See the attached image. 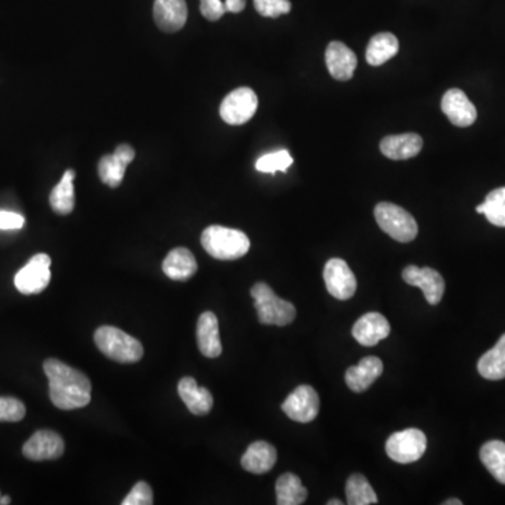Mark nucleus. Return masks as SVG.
I'll return each instance as SVG.
<instances>
[{
    "label": "nucleus",
    "mask_w": 505,
    "mask_h": 505,
    "mask_svg": "<svg viewBox=\"0 0 505 505\" xmlns=\"http://www.w3.org/2000/svg\"><path fill=\"white\" fill-rule=\"evenodd\" d=\"M50 382V398L60 410H76L92 400V383L87 376L62 361L50 358L44 363Z\"/></svg>",
    "instance_id": "obj_1"
},
{
    "label": "nucleus",
    "mask_w": 505,
    "mask_h": 505,
    "mask_svg": "<svg viewBox=\"0 0 505 505\" xmlns=\"http://www.w3.org/2000/svg\"><path fill=\"white\" fill-rule=\"evenodd\" d=\"M201 243L209 256L224 262L246 256L250 249V240L246 234L219 225H212L202 232Z\"/></svg>",
    "instance_id": "obj_2"
},
{
    "label": "nucleus",
    "mask_w": 505,
    "mask_h": 505,
    "mask_svg": "<svg viewBox=\"0 0 505 505\" xmlns=\"http://www.w3.org/2000/svg\"><path fill=\"white\" fill-rule=\"evenodd\" d=\"M95 343L110 360L120 363H138L143 357V347L133 335L113 326H101L96 330Z\"/></svg>",
    "instance_id": "obj_3"
},
{
    "label": "nucleus",
    "mask_w": 505,
    "mask_h": 505,
    "mask_svg": "<svg viewBox=\"0 0 505 505\" xmlns=\"http://www.w3.org/2000/svg\"><path fill=\"white\" fill-rule=\"evenodd\" d=\"M260 323L271 326H287L294 322L297 309L292 303L281 299L274 294V290L264 284L257 282L250 290Z\"/></svg>",
    "instance_id": "obj_4"
},
{
    "label": "nucleus",
    "mask_w": 505,
    "mask_h": 505,
    "mask_svg": "<svg viewBox=\"0 0 505 505\" xmlns=\"http://www.w3.org/2000/svg\"><path fill=\"white\" fill-rule=\"evenodd\" d=\"M375 219L379 227L391 239L409 243L418 234V225L413 215L390 202H381L375 207Z\"/></svg>",
    "instance_id": "obj_5"
},
{
    "label": "nucleus",
    "mask_w": 505,
    "mask_h": 505,
    "mask_svg": "<svg viewBox=\"0 0 505 505\" xmlns=\"http://www.w3.org/2000/svg\"><path fill=\"white\" fill-rule=\"evenodd\" d=\"M426 451L427 436L421 429H404L389 436L386 441V454L398 464H413L418 461Z\"/></svg>",
    "instance_id": "obj_6"
},
{
    "label": "nucleus",
    "mask_w": 505,
    "mask_h": 505,
    "mask_svg": "<svg viewBox=\"0 0 505 505\" xmlns=\"http://www.w3.org/2000/svg\"><path fill=\"white\" fill-rule=\"evenodd\" d=\"M259 108V98L250 87H239L222 101L219 114L229 125H242L252 120Z\"/></svg>",
    "instance_id": "obj_7"
},
{
    "label": "nucleus",
    "mask_w": 505,
    "mask_h": 505,
    "mask_svg": "<svg viewBox=\"0 0 505 505\" xmlns=\"http://www.w3.org/2000/svg\"><path fill=\"white\" fill-rule=\"evenodd\" d=\"M50 257L48 254H35L14 277L17 290L23 295L41 294L50 281Z\"/></svg>",
    "instance_id": "obj_8"
},
{
    "label": "nucleus",
    "mask_w": 505,
    "mask_h": 505,
    "mask_svg": "<svg viewBox=\"0 0 505 505\" xmlns=\"http://www.w3.org/2000/svg\"><path fill=\"white\" fill-rule=\"evenodd\" d=\"M320 399L309 385L298 386L282 403V411L297 423H310L319 414Z\"/></svg>",
    "instance_id": "obj_9"
},
{
    "label": "nucleus",
    "mask_w": 505,
    "mask_h": 505,
    "mask_svg": "<svg viewBox=\"0 0 505 505\" xmlns=\"http://www.w3.org/2000/svg\"><path fill=\"white\" fill-rule=\"evenodd\" d=\"M323 278H325L328 294L337 298V299H350L355 294V290H357V278L351 271L344 260H328L325 265Z\"/></svg>",
    "instance_id": "obj_10"
},
{
    "label": "nucleus",
    "mask_w": 505,
    "mask_h": 505,
    "mask_svg": "<svg viewBox=\"0 0 505 505\" xmlns=\"http://www.w3.org/2000/svg\"><path fill=\"white\" fill-rule=\"evenodd\" d=\"M135 159V149L128 143H121L113 155H106L98 161V176L106 186L117 188L123 183L128 164Z\"/></svg>",
    "instance_id": "obj_11"
},
{
    "label": "nucleus",
    "mask_w": 505,
    "mask_h": 505,
    "mask_svg": "<svg viewBox=\"0 0 505 505\" xmlns=\"http://www.w3.org/2000/svg\"><path fill=\"white\" fill-rule=\"evenodd\" d=\"M401 277L404 282H408L411 287L420 288L429 305H438L441 302L445 292V281L436 270L429 267L418 269L417 265H409L403 270Z\"/></svg>",
    "instance_id": "obj_12"
},
{
    "label": "nucleus",
    "mask_w": 505,
    "mask_h": 505,
    "mask_svg": "<svg viewBox=\"0 0 505 505\" xmlns=\"http://www.w3.org/2000/svg\"><path fill=\"white\" fill-rule=\"evenodd\" d=\"M65 451L62 436L55 431L41 429L37 431L23 446V454L30 461H54L60 458Z\"/></svg>",
    "instance_id": "obj_13"
},
{
    "label": "nucleus",
    "mask_w": 505,
    "mask_h": 505,
    "mask_svg": "<svg viewBox=\"0 0 505 505\" xmlns=\"http://www.w3.org/2000/svg\"><path fill=\"white\" fill-rule=\"evenodd\" d=\"M441 108L454 125L466 128L477 120V110L467 96L459 88H451L444 95Z\"/></svg>",
    "instance_id": "obj_14"
},
{
    "label": "nucleus",
    "mask_w": 505,
    "mask_h": 505,
    "mask_svg": "<svg viewBox=\"0 0 505 505\" xmlns=\"http://www.w3.org/2000/svg\"><path fill=\"white\" fill-rule=\"evenodd\" d=\"M390 335V325L385 316L378 312L361 316L353 327V337L365 347H373Z\"/></svg>",
    "instance_id": "obj_15"
},
{
    "label": "nucleus",
    "mask_w": 505,
    "mask_h": 505,
    "mask_svg": "<svg viewBox=\"0 0 505 505\" xmlns=\"http://www.w3.org/2000/svg\"><path fill=\"white\" fill-rule=\"evenodd\" d=\"M188 17L186 0H155L153 19L164 32H177L183 29Z\"/></svg>",
    "instance_id": "obj_16"
},
{
    "label": "nucleus",
    "mask_w": 505,
    "mask_h": 505,
    "mask_svg": "<svg viewBox=\"0 0 505 505\" xmlns=\"http://www.w3.org/2000/svg\"><path fill=\"white\" fill-rule=\"evenodd\" d=\"M357 55L347 45L340 41H333L326 50V65L328 72L335 80H350L357 69Z\"/></svg>",
    "instance_id": "obj_17"
},
{
    "label": "nucleus",
    "mask_w": 505,
    "mask_h": 505,
    "mask_svg": "<svg viewBox=\"0 0 505 505\" xmlns=\"http://www.w3.org/2000/svg\"><path fill=\"white\" fill-rule=\"evenodd\" d=\"M423 149V138L418 133H401L386 136L381 142V152L391 161H408L416 158Z\"/></svg>",
    "instance_id": "obj_18"
},
{
    "label": "nucleus",
    "mask_w": 505,
    "mask_h": 505,
    "mask_svg": "<svg viewBox=\"0 0 505 505\" xmlns=\"http://www.w3.org/2000/svg\"><path fill=\"white\" fill-rule=\"evenodd\" d=\"M197 343L202 355L208 358L219 357L222 354L219 323L216 315L212 312L202 313L197 323Z\"/></svg>",
    "instance_id": "obj_19"
},
{
    "label": "nucleus",
    "mask_w": 505,
    "mask_h": 505,
    "mask_svg": "<svg viewBox=\"0 0 505 505\" xmlns=\"http://www.w3.org/2000/svg\"><path fill=\"white\" fill-rule=\"evenodd\" d=\"M177 390L187 409L196 416H206L214 408V398H212L211 391L197 385L194 378L186 376L181 379L177 386Z\"/></svg>",
    "instance_id": "obj_20"
},
{
    "label": "nucleus",
    "mask_w": 505,
    "mask_h": 505,
    "mask_svg": "<svg viewBox=\"0 0 505 505\" xmlns=\"http://www.w3.org/2000/svg\"><path fill=\"white\" fill-rule=\"evenodd\" d=\"M383 363L378 357H365L360 363L348 368L345 383L351 390L361 393L370 388L379 376L382 375Z\"/></svg>",
    "instance_id": "obj_21"
},
{
    "label": "nucleus",
    "mask_w": 505,
    "mask_h": 505,
    "mask_svg": "<svg viewBox=\"0 0 505 505\" xmlns=\"http://www.w3.org/2000/svg\"><path fill=\"white\" fill-rule=\"evenodd\" d=\"M277 462V449L269 442H252L242 456V467L252 474L269 473Z\"/></svg>",
    "instance_id": "obj_22"
},
{
    "label": "nucleus",
    "mask_w": 505,
    "mask_h": 505,
    "mask_svg": "<svg viewBox=\"0 0 505 505\" xmlns=\"http://www.w3.org/2000/svg\"><path fill=\"white\" fill-rule=\"evenodd\" d=\"M163 272L174 281H187L198 270L196 257L186 247H177L164 259Z\"/></svg>",
    "instance_id": "obj_23"
},
{
    "label": "nucleus",
    "mask_w": 505,
    "mask_h": 505,
    "mask_svg": "<svg viewBox=\"0 0 505 505\" xmlns=\"http://www.w3.org/2000/svg\"><path fill=\"white\" fill-rule=\"evenodd\" d=\"M399 52V40L391 32H379L371 38L366 48V62L381 67Z\"/></svg>",
    "instance_id": "obj_24"
},
{
    "label": "nucleus",
    "mask_w": 505,
    "mask_h": 505,
    "mask_svg": "<svg viewBox=\"0 0 505 505\" xmlns=\"http://www.w3.org/2000/svg\"><path fill=\"white\" fill-rule=\"evenodd\" d=\"M75 170L69 169L63 173L60 183L50 191V206L58 215H69L75 208Z\"/></svg>",
    "instance_id": "obj_25"
},
{
    "label": "nucleus",
    "mask_w": 505,
    "mask_h": 505,
    "mask_svg": "<svg viewBox=\"0 0 505 505\" xmlns=\"http://www.w3.org/2000/svg\"><path fill=\"white\" fill-rule=\"evenodd\" d=\"M480 375L489 381H500L505 378V335H501L497 344L483 354L477 363Z\"/></svg>",
    "instance_id": "obj_26"
},
{
    "label": "nucleus",
    "mask_w": 505,
    "mask_h": 505,
    "mask_svg": "<svg viewBox=\"0 0 505 505\" xmlns=\"http://www.w3.org/2000/svg\"><path fill=\"white\" fill-rule=\"evenodd\" d=\"M278 505H299L307 501L308 490L294 473L282 474L275 484Z\"/></svg>",
    "instance_id": "obj_27"
},
{
    "label": "nucleus",
    "mask_w": 505,
    "mask_h": 505,
    "mask_svg": "<svg viewBox=\"0 0 505 505\" xmlns=\"http://www.w3.org/2000/svg\"><path fill=\"white\" fill-rule=\"evenodd\" d=\"M480 459L487 471L499 482L505 484V444L502 441H489L480 449Z\"/></svg>",
    "instance_id": "obj_28"
},
{
    "label": "nucleus",
    "mask_w": 505,
    "mask_h": 505,
    "mask_svg": "<svg viewBox=\"0 0 505 505\" xmlns=\"http://www.w3.org/2000/svg\"><path fill=\"white\" fill-rule=\"evenodd\" d=\"M345 494H347V502L350 505H371L378 502V497L370 482L360 473L348 477Z\"/></svg>",
    "instance_id": "obj_29"
},
{
    "label": "nucleus",
    "mask_w": 505,
    "mask_h": 505,
    "mask_svg": "<svg viewBox=\"0 0 505 505\" xmlns=\"http://www.w3.org/2000/svg\"><path fill=\"white\" fill-rule=\"evenodd\" d=\"M483 215L494 226L505 227V187L492 189L483 202Z\"/></svg>",
    "instance_id": "obj_30"
},
{
    "label": "nucleus",
    "mask_w": 505,
    "mask_h": 505,
    "mask_svg": "<svg viewBox=\"0 0 505 505\" xmlns=\"http://www.w3.org/2000/svg\"><path fill=\"white\" fill-rule=\"evenodd\" d=\"M294 163V159L290 156L289 152L281 149V151L272 152L269 155L262 156L256 161V169L262 173H277V171H287L290 164Z\"/></svg>",
    "instance_id": "obj_31"
},
{
    "label": "nucleus",
    "mask_w": 505,
    "mask_h": 505,
    "mask_svg": "<svg viewBox=\"0 0 505 505\" xmlns=\"http://www.w3.org/2000/svg\"><path fill=\"white\" fill-rule=\"evenodd\" d=\"M25 416V406L16 398H0V423H17Z\"/></svg>",
    "instance_id": "obj_32"
},
{
    "label": "nucleus",
    "mask_w": 505,
    "mask_h": 505,
    "mask_svg": "<svg viewBox=\"0 0 505 505\" xmlns=\"http://www.w3.org/2000/svg\"><path fill=\"white\" fill-rule=\"evenodd\" d=\"M254 7L262 17L277 19V17L289 13L292 5L289 0H254Z\"/></svg>",
    "instance_id": "obj_33"
},
{
    "label": "nucleus",
    "mask_w": 505,
    "mask_h": 505,
    "mask_svg": "<svg viewBox=\"0 0 505 505\" xmlns=\"http://www.w3.org/2000/svg\"><path fill=\"white\" fill-rule=\"evenodd\" d=\"M121 504L152 505L153 504V491L146 482H138Z\"/></svg>",
    "instance_id": "obj_34"
},
{
    "label": "nucleus",
    "mask_w": 505,
    "mask_h": 505,
    "mask_svg": "<svg viewBox=\"0 0 505 505\" xmlns=\"http://www.w3.org/2000/svg\"><path fill=\"white\" fill-rule=\"evenodd\" d=\"M199 10L202 16L209 22H216L226 13V7L222 0H199Z\"/></svg>",
    "instance_id": "obj_35"
},
{
    "label": "nucleus",
    "mask_w": 505,
    "mask_h": 505,
    "mask_svg": "<svg viewBox=\"0 0 505 505\" xmlns=\"http://www.w3.org/2000/svg\"><path fill=\"white\" fill-rule=\"evenodd\" d=\"M24 226V216L16 212L0 211V231H17Z\"/></svg>",
    "instance_id": "obj_36"
},
{
    "label": "nucleus",
    "mask_w": 505,
    "mask_h": 505,
    "mask_svg": "<svg viewBox=\"0 0 505 505\" xmlns=\"http://www.w3.org/2000/svg\"><path fill=\"white\" fill-rule=\"evenodd\" d=\"M226 12L240 13L246 7V0H225Z\"/></svg>",
    "instance_id": "obj_37"
},
{
    "label": "nucleus",
    "mask_w": 505,
    "mask_h": 505,
    "mask_svg": "<svg viewBox=\"0 0 505 505\" xmlns=\"http://www.w3.org/2000/svg\"><path fill=\"white\" fill-rule=\"evenodd\" d=\"M444 505H462V501L458 499H451L448 500V501L444 502Z\"/></svg>",
    "instance_id": "obj_38"
},
{
    "label": "nucleus",
    "mask_w": 505,
    "mask_h": 505,
    "mask_svg": "<svg viewBox=\"0 0 505 505\" xmlns=\"http://www.w3.org/2000/svg\"><path fill=\"white\" fill-rule=\"evenodd\" d=\"M10 502H12V500H10L9 496H5L0 499V505L10 504Z\"/></svg>",
    "instance_id": "obj_39"
},
{
    "label": "nucleus",
    "mask_w": 505,
    "mask_h": 505,
    "mask_svg": "<svg viewBox=\"0 0 505 505\" xmlns=\"http://www.w3.org/2000/svg\"><path fill=\"white\" fill-rule=\"evenodd\" d=\"M328 505H343V501H340V500H330V501L327 502Z\"/></svg>",
    "instance_id": "obj_40"
},
{
    "label": "nucleus",
    "mask_w": 505,
    "mask_h": 505,
    "mask_svg": "<svg viewBox=\"0 0 505 505\" xmlns=\"http://www.w3.org/2000/svg\"><path fill=\"white\" fill-rule=\"evenodd\" d=\"M0 499H2V496H0Z\"/></svg>",
    "instance_id": "obj_41"
}]
</instances>
